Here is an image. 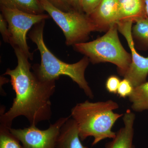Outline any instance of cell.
I'll use <instances>...</instances> for the list:
<instances>
[{
  "instance_id": "6da1fadb",
  "label": "cell",
  "mask_w": 148,
  "mask_h": 148,
  "mask_svg": "<svg viewBox=\"0 0 148 148\" xmlns=\"http://www.w3.org/2000/svg\"><path fill=\"white\" fill-rule=\"evenodd\" d=\"M17 60L15 69H7L4 75L10 77V82L15 92L12 106L4 112L1 110V124L11 128L12 121L23 116L30 125L49 120L52 116L50 99L55 90V80L43 81L34 72L29 58L18 47L13 48Z\"/></svg>"
},
{
  "instance_id": "7a4b0ae2",
  "label": "cell",
  "mask_w": 148,
  "mask_h": 148,
  "mask_svg": "<svg viewBox=\"0 0 148 148\" xmlns=\"http://www.w3.org/2000/svg\"><path fill=\"white\" fill-rule=\"evenodd\" d=\"M45 20L34 25L29 36L36 44L39 51L41 63L32 66L33 72L40 80L43 81L56 80L61 76L71 78L88 97L92 99L93 92L85 77V72L90 61L84 56L78 62L69 64L57 58L48 48L43 39L44 28Z\"/></svg>"
},
{
  "instance_id": "3957f363",
  "label": "cell",
  "mask_w": 148,
  "mask_h": 148,
  "mask_svg": "<svg viewBox=\"0 0 148 148\" xmlns=\"http://www.w3.org/2000/svg\"><path fill=\"white\" fill-rule=\"evenodd\" d=\"M119 108L118 104L111 100L96 102L86 101L74 106L71 116L77 123L81 141L93 137V147L102 140L114 138L116 132L112 128L123 115L114 112Z\"/></svg>"
},
{
  "instance_id": "277c9868",
  "label": "cell",
  "mask_w": 148,
  "mask_h": 148,
  "mask_svg": "<svg viewBox=\"0 0 148 148\" xmlns=\"http://www.w3.org/2000/svg\"><path fill=\"white\" fill-rule=\"evenodd\" d=\"M117 24L113 25L103 36L92 41L77 43L74 49L82 53L92 64L112 63L116 66L119 74L124 77L131 63V55L122 45Z\"/></svg>"
},
{
  "instance_id": "5b68a950",
  "label": "cell",
  "mask_w": 148,
  "mask_h": 148,
  "mask_svg": "<svg viewBox=\"0 0 148 148\" xmlns=\"http://www.w3.org/2000/svg\"><path fill=\"white\" fill-rule=\"evenodd\" d=\"M45 11L64 33L67 46L84 42L96 28L88 15L75 10L64 12L55 7L47 0H39Z\"/></svg>"
},
{
  "instance_id": "8992f818",
  "label": "cell",
  "mask_w": 148,
  "mask_h": 148,
  "mask_svg": "<svg viewBox=\"0 0 148 148\" xmlns=\"http://www.w3.org/2000/svg\"><path fill=\"white\" fill-rule=\"evenodd\" d=\"M1 10L8 24L10 34V44L18 47L30 60H33V53L29 51L27 42V33L33 26L50 17L49 14H31L1 6Z\"/></svg>"
},
{
  "instance_id": "52a82bcc",
  "label": "cell",
  "mask_w": 148,
  "mask_h": 148,
  "mask_svg": "<svg viewBox=\"0 0 148 148\" xmlns=\"http://www.w3.org/2000/svg\"><path fill=\"white\" fill-rule=\"evenodd\" d=\"M70 117L60 118L45 130L30 125L23 129L11 127L10 130L20 141L23 148H56L60 129Z\"/></svg>"
},
{
  "instance_id": "ba28073f",
  "label": "cell",
  "mask_w": 148,
  "mask_h": 148,
  "mask_svg": "<svg viewBox=\"0 0 148 148\" xmlns=\"http://www.w3.org/2000/svg\"><path fill=\"white\" fill-rule=\"evenodd\" d=\"M132 21L117 22L118 30L125 38L131 51V63L125 75L124 78L128 80L135 87L146 82L148 75V57L140 55L135 49L132 36Z\"/></svg>"
},
{
  "instance_id": "9c48e42d",
  "label": "cell",
  "mask_w": 148,
  "mask_h": 148,
  "mask_svg": "<svg viewBox=\"0 0 148 148\" xmlns=\"http://www.w3.org/2000/svg\"><path fill=\"white\" fill-rule=\"evenodd\" d=\"M118 0H102L99 5L88 15L96 31L106 32L119 21Z\"/></svg>"
},
{
  "instance_id": "30bf717a",
  "label": "cell",
  "mask_w": 148,
  "mask_h": 148,
  "mask_svg": "<svg viewBox=\"0 0 148 148\" xmlns=\"http://www.w3.org/2000/svg\"><path fill=\"white\" fill-rule=\"evenodd\" d=\"M123 116L124 126L116 132L112 141L106 143L105 148H135L133 143L135 114L127 110Z\"/></svg>"
},
{
  "instance_id": "8fae6325",
  "label": "cell",
  "mask_w": 148,
  "mask_h": 148,
  "mask_svg": "<svg viewBox=\"0 0 148 148\" xmlns=\"http://www.w3.org/2000/svg\"><path fill=\"white\" fill-rule=\"evenodd\" d=\"M56 148H88L82 143L77 125L71 116L60 129Z\"/></svg>"
},
{
  "instance_id": "7c38bea8",
  "label": "cell",
  "mask_w": 148,
  "mask_h": 148,
  "mask_svg": "<svg viewBox=\"0 0 148 148\" xmlns=\"http://www.w3.org/2000/svg\"><path fill=\"white\" fill-rule=\"evenodd\" d=\"M118 10L119 21L135 22L138 19L147 17L143 0H118Z\"/></svg>"
},
{
  "instance_id": "4fadbf2b",
  "label": "cell",
  "mask_w": 148,
  "mask_h": 148,
  "mask_svg": "<svg viewBox=\"0 0 148 148\" xmlns=\"http://www.w3.org/2000/svg\"><path fill=\"white\" fill-rule=\"evenodd\" d=\"M0 5L31 14H42L45 11L39 0H0Z\"/></svg>"
},
{
  "instance_id": "5bb4252c",
  "label": "cell",
  "mask_w": 148,
  "mask_h": 148,
  "mask_svg": "<svg viewBox=\"0 0 148 148\" xmlns=\"http://www.w3.org/2000/svg\"><path fill=\"white\" fill-rule=\"evenodd\" d=\"M129 100L133 111L142 112L148 110V82L134 87Z\"/></svg>"
},
{
  "instance_id": "9a60e30c",
  "label": "cell",
  "mask_w": 148,
  "mask_h": 148,
  "mask_svg": "<svg viewBox=\"0 0 148 148\" xmlns=\"http://www.w3.org/2000/svg\"><path fill=\"white\" fill-rule=\"evenodd\" d=\"M10 128L0 125V148H23L20 141L11 132Z\"/></svg>"
},
{
  "instance_id": "2e32d148",
  "label": "cell",
  "mask_w": 148,
  "mask_h": 148,
  "mask_svg": "<svg viewBox=\"0 0 148 148\" xmlns=\"http://www.w3.org/2000/svg\"><path fill=\"white\" fill-rule=\"evenodd\" d=\"M132 27V33L133 40L142 41L144 37L148 33V18H140L135 22Z\"/></svg>"
},
{
  "instance_id": "e0dca14e",
  "label": "cell",
  "mask_w": 148,
  "mask_h": 148,
  "mask_svg": "<svg viewBox=\"0 0 148 148\" xmlns=\"http://www.w3.org/2000/svg\"><path fill=\"white\" fill-rule=\"evenodd\" d=\"M134 89V87L128 80L124 78L121 81L118 89L117 93L120 97L125 98L129 97Z\"/></svg>"
},
{
  "instance_id": "ac0fdd59",
  "label": "cell",
  "mask_w": 148,
  "mask_h": 148,
  "mask_svg": "<svg viewBox=\"0 0 148 148\" xmlns=\"http://www.w3.org/2000/svg\"><path fill=\"white\" fill-rule=\"evenodd\" d=\"M102 0H81V6L83 12L90 15L97 8Z\"/></svg>"
},
{
  "instance_id": "d6986e66",
  "label": "cell",
  "mask_w": 148,
  "mask_h": 148,
  "mask_svg": "<svg viewBox=\"0 0 148 148\" xmlns=\"http://www.w3.org/2000/svg\"><path fill=\"white\" fill-rule=\"evenodd\" d=\"M120 79L117 76L112 75L107 79L106 87L108 92L112 94H117L121 82Z\"/></svg>"
},
{
  "instance_id": "ffe728a7",
  "label": "cell",
  "mask_w": 148,
  "mask_h": 148,
  "mask_svg": "<svg viewBox=\"0 0 148 148\" xmlns=\"http://www.w3.org/2000/svg\"><path fill=\"white\" fill-rule=\"evenodd\" d=\"M0 32L3 40L6 43H10V34L7 21L1 13L0 14Z\"/></svg>"
},
{
  "instance_id": "44dd1931",
  "label": "cell",
  "mask_w": 148,
  "mask_h": 148,
  "mask_svg": "<svg viewBox=\"0 0 148 148\" xmlns=\"http://www.w3.org/2000/svg\"><path fill=\"white\" fill-rule=\"evenodd\" d=\"M55 7L64 12H69L73 10L69 4L67 0H47Z\"/></svg>"
},
{
  "instance_id": "7402d4cb",
  "label": "cell",
  "mask_w": 148,
  "mask_h": 148,
  "mask_svg": "<svg viewBox=\"0 0 148 148\" xmlns=\"http://www.w3.org/2000/svg\"><path fill=\"white\" fill-rule=\"evenodd\" d=\"M67 1L73 10L83 12L81 6V0H67Z\"/></svg>"
},
{
  "instance_id": "603a6c76",
  "label": "cell",
  "mask_w": 148,
  "mask_h": 148,
  "mask_svg": "<svg viewBox=\"0 0 148 148\" xmlns=\"http://www.w3.org/2000/svg\"><path fill=\"white\" fill-rule=\"evenodd\" d=\"M145 4V11L146 16L148 18V0H143Z\"/></svg>"
},
{
  "instance_id": "cb8c5ba5",
  "label": "cell",
  "mask_w": 148,
  "mask_h": 148,
  "mask_svg": "<svg viewBox=\"0 0 148 148\" xmlns=\"http://www.w3.org/2000/svg\"><path fill=\"white\" fill-rule=\"evenodd\" d=\"M142 41L144 42L148 43V33L144 37V38L142 40Z\"/></svg>"
}]
</instances>
